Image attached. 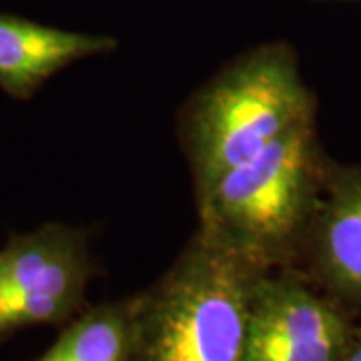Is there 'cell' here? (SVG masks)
Segmentation results:
<instances>
[{
    "label": "cell",
    "mask_w": 361,
    "mask_h": 361,
    "mask_svg": "<svg viewBox=\"0 0 361 361\" xmlns=\"http://www.w3.org/2000/svg\"><path fill=\"white\" fill-rule=\"evenodd\" d=\"M261 273L197 229L173 265L135 295L133 361H245Z\"/></svg>",
    "instance_id": "cell-3"
},
{
    "label": "cell",
    "mask_w": 361,
    "mask_h": 361,
    "mask_svg": "<svg viewBox=\"0 0 361 361\" xmlns=\"http://www.w3.org/2000/svg\"><path fill=\"white\" fill-rule=\"evenodd\" d=\"M345 2H349V0H345ZM357 2H361V0H357Z\"/></svg>",
    "instance_id": "cell-10"
},
{
    "label": "cell",
    "mask_w": 361,
    "mask_h": 361,
    "mask_svg": "<svg viewBox=\"0 0 361 361\" xmlns=\"http://www.w3.org/2000/svg\"><path fill=\"white\" fill-rule=\"evenodd\" d=\"M329 165L317 123L291 130L195 199L197 229L257 269H293Z\"/></svg>",
    "instance_id": "cell-2"
},
{
    "label": "cell",
    "mask_w": 361,
    "mask_h": 361,
    "mask_svg": "<svg viewBox=\"0 0 361 361\" xmlns=\"http://www.w3.org/2000/svg\"><path fill=\"white\" fill-rule=\"evenodd\" d=\"M341 361H361V325L355 323L351 337L348 341V348L341 355Z\"/></svg>",
    "instance_id": "cell-9"
},
{
    "label": "cell",
    "mask_w": 361,
    "mask_h": 361,
    "mask_svg": "<svg viewBox=\"0 0 361 361\" xmlns=\"http://www.w3.org/2000/svg\"><path fill=\"white\" fill-rule=\"evenodd\" d=\"M116 49L118 40L109 35L75 32L0 13V89L14 101H28L66 66Z\"/></svg>",
    "instance_id": "cell-7"
},
{
    "label": "cell",
    "mask_w": 361,
    "mask_h": 361,
    "mask_svg": "<svg viewBox=\"0 0 361 361\" xmlns=\"http://www.w3.org/2000/svg\"><path fill=\"white\" fill-rule=\"evenodd\" d=\"M293 271L351 315L361 313V163L331 161Z\"/></svg>",
    "instance_id": "cell-6"
},
{
    "label": "cell",
    "mask_w": 361,
    "mask_h": 361,
    "mask_svg": "<svg viewBox=\"0 0 361 361\" xmlns=\"http://www.w3.org/2000/svg\"><path fill=\"white\" fill-rule=\"evenodd\" d=\"M135 297L82 311L35 361H133Z\"/></svg>",
    "instance_id": "cell-8"
},
{
    "label": "cell",
    "mask_w": 361,
    "mask_h": 361,
    "mask_svg": "<svg viewBox=\"0 0 361 361\" xmlns=\"http://www.w3.org/2000/svg\"><path fill=\"white\" fill-rule=\"evenodd\" d=\"M89 233L47 223L14 233L0 249V336L68 322L94 277Z\"/></svg>",
    "instance_id": "cell-4"
},
{
    "label": "cell",
    "mask_w": 361,
    "mask_h": 361,
    "mask_svg": "<svg viewBox=\"0 0 361 361\" xmlns=\"http://www.w3.org/2000/svg\"><path fill=\"white\" fill-rule=\"evenodd\" d=\"M353 327V315L297 271H263L251 295L245 361H341Z\"/></svg>",
    "instance_id": "cell-5"
},
{
    "label": "cell",
    "mask_w": 361,
    "mask_h": 361,
    "mask_svg": "<svg viewBox=\"0 0 361 361\" xmlns=\"http://www.w3.org/2000/svg\"><path fill=\"white\" fill-rule=\"evenodd\" d=\"M313 123L317 97L287 40H269L233 56L177 113V139L195 199L271 142Z\"/></svg>",
    "instance_id": "cell-1"
}]
</instances>
